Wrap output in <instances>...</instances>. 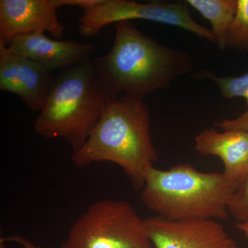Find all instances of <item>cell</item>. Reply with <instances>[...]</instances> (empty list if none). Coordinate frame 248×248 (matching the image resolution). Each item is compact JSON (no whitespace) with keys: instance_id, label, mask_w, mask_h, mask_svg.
Instances as JSON below:
<instances>
[{"instance_id":"13","label":"cell","mask_w":248,"mask_h":248,"mask_svg":"<svg viewBox=\"0 0 248 248\" xmlns=\"http://www.w3.org/2000/svg\"><path fill=\"white\" fill-rule=\"evenodd\" d=\"M199 76H205L218 86L222 97L225 99L244 98L247 104V110L233 120L217 122L215 125L223 130H241L248 131V73L241 76L217 77L208 72H201Z\"/></svg>"},{"instance_id":"10","label":"cell","mask_w":248,"mask_h":248,"mask_svg":"<svg viewBox=\"0 0 248 248\" xmlns=\"http://www.w3.org/2000/svg\"><path fill=\"white\" fill-rule=\"evenodd\" d=\"M7 48L37 62L51 72L87 63L92 60L94 51V46L91 44L51 40L45 33L18 36Z\"/></svg>"},{"instance_id":"8","label":"cell","mask_w":248,"mask_h":248,"mask_svg":"<svg viewBox=\"0 0 248 248\" xmlns=\"http://www.w3.org/2000/svg\"><path fill=\"white\" fill-rule=\"evenodd\" d=\"M55 78L40 63L0 44V90L17 94L31 110H42Z\"/></svg>"},{"instance_id":"1","label":"cell","mask_w":248,"mask_h":248,"mask_svg":"<svg viewBox=\"0 0 248 248\" xmlns=\"http://www.w3.org/2000/svg\"><path fill=\"white\" fill-rule=\"evenodd\" d=\"M114 26L112 49L91 60L108 98L125 95L144 100L150 93L168 89L174 79L193 71L188 53L161 45L133 21Z\"/></svg>"},{"instance_id":"19","label":"cell","mask_w":248,"mask_h":248,"mask_svg":"<svg viewBox=\"0 0 248 248\" xmlns=\"http://www.w3.org/2000/svg\"><path fill=\"white\" fill-rule=\"evenodd\" d=\"M0 248H6V243L0 241Z\"/></svg>"},{"instance_id":"12","label":"cell","mask_w":248,"mask_h":248,"mask_svg":"<svg viewBox=\"0 0 248 248\" xmlns=\"http://www.w3.org/2000/svg\"><path fill=\"white\" fill-rule=\"evenodd\" d=\"M186 2L210 22V31L218 48L225 50L227 34L236 14L238 0H187Z\"/></svg>"},{"instance_id":"16","label":"cell","mask_w":248,"mask_h":248,"mask_svg":"<svg viewBox=\"0 0 248 248\" xmlns=\"http://www.w3.org/2000/svg\"><path fill=\"white\" fill-rule=\"evenodd\" d=\"M104 1V0H53V2L58 8L62 6H76L84 10L95 7Z\"/></svg>"},{"instance_id":"20","label":"cell","mask_w":248,"mask_h":248,"mask_svg":"<svg viewBox=\"0 0 248 248\" xmlns=\"http://www.w3.org/2000/svg\"><path fill=\"white\" fill-rule=\"evenodd\" d=\"M153 248V247H152V248Z\"/></svg>"},{"instance_id":"18","label":"cell","mask_w":248,"mask_h":248,"mask_svg":"<svg viewBox=\"0 0 248 248\" xmlns=\"http://www.w3.org/2000/svg\"><path fill=\"white\" fill-rule=\"evenodd\" d=\"M236 227L248 239V223H237Z\"/></svg>"},{"instance_id":"4","label":"cell","mask_w":248,"mask_h":248,"mask_svg":"<svg viewBox=\"0 0 248 248\" xmlns=\"http://www.w3.org/2000/svg\"><path fill=\"white\" fill-rule=\"evenodd\" d=\"M107 99L92 62L71 67L55 78L34 130L45 138L66 139L77 153L102 117Z\"/></svg>"},{"instance_id":"14","label":"cell","mask_w":248,"mask_h":248,"mask_svg":"<svg viewBox=\"0 0 248 248\" xmlns=\"http://www.w3.org/2000/svg\"><path fill=\"white\" fill-rule=\"evenodd\" d=\"M227 46L248 50V0H238L236 14L227 34Z\"/></svg>"},{"instance_id":"2","label":"cell","mask_w":248,"mask_h":248,"mask_svg":"<svg viewBox=\"0 0 248 248\" xmlns=\"http://www.w3.org/2000/svg\"><path fill=\"white\" fill-rule=\"evenodd\" d=\"M72 160L78 167L104 161L118 165L134 188H143L148 171L158 160L144 100L125 95L108 98L102 117Z\"/></svg>"},{"instance_id":"6","label":"cell","mask_w":248,"mask_h":248,"mask_svg":"<svg viewBox=\"0 0 248 248\" xmlns=\"http://www.w3.org/2000/svg\"><path fill=\"white\" fill-rule=\"evenodd\" d=\"M134 19L174 26L217 44L210 29L192 17L186 1L140 3L129 0H104L102 4L83 11L79 19V32L82 37L90 38L99 35L106 26Z\"/></svg>"},{"instance_id":"17","label":"cell","mask_w":248,"mask_h":248,"mask_svg":"<svg viewBox=\"0 0 248 248\" xmlns=\"http://www.w3.org/2000/svg\"><path fill=\"white\" fill-rule=\"evenodd\" d=\"M0 241L5 243H16V244L22 246L24 248H43L40 247V246H36L25 236H21L19 234H14L10 236H6V237H1L0 239Z\"/></svg>"},{"instance_id":"7","label":"cell","mask_w":248,"mask_h":248,"mask_svg":"<svg viewBox=\"0 0 248 248\" xmlns=\"http://www.w3.org/2000/svg\"><path fill=\"white\" fill-rule=\"evenodd\" d=\"M145 222L154 248H242L217 220L174 221L155 215Z\"/></svg>"},{"instance_id":"3","label":"cell","mask_w":248,"mask_h":248,"mask_svg":"<svg viewBox=\"0 0 248 248\" xmlns=\"http://www.w3.org/2000/svg\"><path fill=\"white\" fill-rule=\"evenodd\" d=\"M239 184L222 172H203L191 164L152 168L141 199L147 208L169 221L226 219L228 202Z\"/></svg>"},{"instance_id":"5","label":"cell","mask_w":248,"mask_h":248,"mask_svg":"<svg viewBox=\"0 0 248 248\" xmlns=\"http://www.w3.org/2000/svg\"><path fill=\"white\" fill-rule=\"evenodd\" d=\"M146 226L126 201L91 204L68 232L60 248H150Z\"/></svg>"},{"instance_id":"9","label":"cell","mask_w":248,"mask_h":248,"mask_svg":"<svg viewBox=\"0 0 248 248\" xmlns=\"http://www.w3.org/2000/svg\"><path fill=\"white\" fill-rule=\"evenodd\" d=\"M53 0H0V44L8 47L18 36L51 34L60 40L65 27Z\"/></svg>"},{"instance_id":"15","label":"cell","mask_w":248,"mask_h":248,"mask_svg":"<svg viewBox=\"0 0 248 248\" xmlns=\"http://www.w3.org/2000/svg\"><path fill=\"white\" fill-rule=\"evenodd\" d=\"M228 211L238 223H248V179L240 184L232 196Z\"/></svg>"},{"instance_id":"11","label":"cell","mask_w":248,"mask_h":248,"mask_svg":"<svg viewBox=\"0 0 248 248\" xmlns=\"http://www.w3.org/2000/svg\"><path fill=\"white\" fill-rule=\"evenodd\" d=\"M195 148L202 156H218L223 173L239 185L248 179V131L206 129L196 136Z\"/></svg>"}]
</instances>
